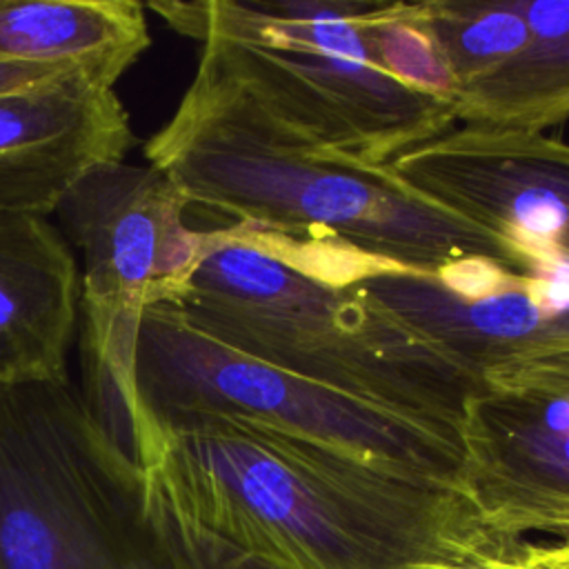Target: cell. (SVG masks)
I'll use <instances>...</instances> for the list:
<instances>
[{
    "instance_id": "obj_1",
    "label": "cell",
    "mask_w": 569,
    "mask_h": 569,
    "mask_svg": "<svg viewBox=\"0 0 569 569\" xmlns=\"http://www.w3.org/2000/svg\"><path fill=\"white\" fill-rule=\"evenodd\" d=\"M131 458L187 520L287 569H422L511 540L460 491L258 418L151 425Z\"/></svg>"
},
{
    "instance_id": "obj_2",
    "label": "cell",
    "mask_w": 569,
    "mask_h": 569,
    "mask_svg": "<svg viewBox=\"0 0 569 569\" xmlns=\"http://www.w3.org/2000/svg\"><path fill=\"white\" fill-rule=\"evenodd\" d=\"M144 156L189 204L280 249L316 258L349 251L433 276L453 260L487 258L536 276L502 238L420 200L387 167L282 136L202 69Z\"/></svg>"
},
{
    "instance_id": "obj_3",
    "label": "cell",
    "mask_w": 569,
    "mask_h": 569,
    "mask_svg": "<svg viewBox=\"0 0 569 569\" xmlns=\"http://www.w3.org/2000/svg\"><path fill=\"white\" fill-rule=\"evenodd\" d=\"M0 569H287L178 513L82 393L0 385Z\"/></svg>"
},
{
    "instance_id": "obj_4",
    "label": "cell",
    "mask_w": 569,
    "mask_h": 569,
    "mask_svg": "<svg viewBox=\"0 0 569 569\" xmlns=\"http://www.w3.org/2000/svg\"><path fill=\"white\" fill-rule=\"evenodd\" d=\"M169 305L249 358L462 438L469 402L487 391L356 284L320 280L233 224L204 231Z\"/></svg>"
},
{
    "instance_id": "obj_5",
    "label": "cell",
    "mask_w": 569,
    "mask_h": 569,
    "mask_svg": "<svg viewBox=\"0 0 569 569\" xmlns=\"http://www.w3.org/2000/svg\"><path fill=\"white\" fill-rule=\"evenodd\" d=\"M202 40L207 71L282 136L389 164L458 120L456 104L389 73L369 40L373 2H149Z\"/></svg>"
},
{
    "instance_id": "obj_6",
    "label": "cell",
    "mask_w": 569,
    "mask_h": 569,
    "mask_svg": "<svg viewBox=\"0 0 569 569\" xmlns=\"http://www.w3.org/2000/svg\"><path fill=\"white\" fill-rule=\"evenodd\" d=\"M240 416L291 429L405 478L465 493V438L249 358L196 329L176 305L140 318L129 407L116 436L131 451L151 425Z\"/></svg>"
},
{
    "instance_id": "obj_7",
    "label": "cell",
    "mask_w": 569,
    "mask_h": 569,
    "mask_svg": "<svg viewBox=\"0 0 569 569\" xmlns=\"http://www.w3.org/2000/svg\"><path fill=\"white\" fill-rule=\"evenodd\" d=\"M189 207L160 169L118 160L89 169L56 209L82 253V398L111 438L129 407L140 318L176 300L202 251L204 231L184 222Z\"/></svg>"
},
{
    "instance_id": "obj_8",
    "label": "cell",
    "mask_w": 569,
    "mask_h": 569,
    "mask_svg": "<svg viewBox=\"0 0 569 569\" xmlns=\"http://www.w3.org/2000/svg\"><path fill=\"white\" fill-rule=\"evenodd\" d=\"M385 167L420 200L502 238L536 276L569 262L567 142L542 131L467 122Z\"/></svg>"
},
{
    "instance_id": "obj_9",
    "label": "cell",
    "mask_w": 569,
    "mask_h": 569,
    "mask_svg": "<svg viewBox=\"0 0 569 569\" xmlns=\"http://www.w3.org/2000/svg\"><path fill=\"white\" fill-rule=\"evenodd\" d=\"M465 449V496L487 529L569 542V396L487 389L469 402Z\"/></svg>"
},
{
    "instance_id": "obj_10",
    "label": "cell",
    "mask_w": 569,
    "mask_h": 569,
    "mask_svg": "<svg viewBox=\"0 0 569 569\" xmlns=\"http://www.w3.org/2000/svg\"><path fill=\"white\" fill-rule=\"evenodd\" d=\"M129 113L113 87L64 78L0 96V213H56L93 167L133 147Z\"/></svg>"
},
{
    "instance_id": "obj_11",
    "label": "cell",
    "mask_w": 569,
    "mask_h": 569,
    "mask_svg": "<svg viewBox=\"0 0 569 569\" xmlns=\"http://www.w3.org/2000/svg\"><path fill=\"white\" fill-rule=\"evenodd\" d=\"M356 284L407 329L482 380V373L529 349L569 342V309L540 307L525 289L465 300L438 276L382 262L365 264Z\"/></svg>"
},
{
    "instance_id": "obj_12",
    "label": "cell",
    "mask_w": 569,
    "mask_h": 569,
    "mask_svg": "<svg viewBox=\"0 0 569 569\" xmlns=\"http://www.w3.org/2000/svg\"><path fill=\"white\" fill-rule=\"evenodd\" d=\"M80 276L42 216L0 213V385L69 382Z\"/></svg>"
},
{
    "instance_id": "obj_13",
    "label": "cell",
    "mask_w": 569,
    "mask_h": 569,
    "mask_svg": "<svg viewBox=\"0 0 569 569\" xmlns=\"http://www.w3.org/2000/svg\"><path fill=\"white\" fill-rule=\"evenodd\" d=\"M149 42L133 0H0V96L64 78L113 87Z\"/></svg>"
},
{
    "instance_id": "obj_14",
    "label": "cell",
    "mask_w": 569,
    "mask_h": 569,
    "mask_svg": "<svg viewBox=\"0 0 569 569\" xmlns=\"http://www.w3.org/2000/svg\"><path fill=\"white\" fill-rule=\"evenodd\" d=\"M529 38L507 62L460 87L458 120L542 131L569 118V0H518Z\"/></svg>"
},
{
    "instance_id": "obj_15",
    "label": "cell",
    "mask_w": 569,
    "mask_h": 569,
    "mask_svg": "<svg viewBox=\"0 0 569 569\" xmlns=\"http://www.w3.org/2000/svg\"><path fill=\"white\" fill-rule=\"evenodd\" d=\"M420 4L422 22L453 73L458 91L462 84L507 62L529 38L518 0H431Z\"/></svg>"
},
{
    "instance_id": "obj_16",
    "label": "cell",
    "mask_w": 569,
    "mask_h": 569,
    "mask_svg": "<svg viewBox=\"0 0 569 569\" xmlns=\"http://www.w3.org/2000/svg\"><path fill=\"white\" fill-rule=\"evenodd\" d=\"M498 391L569 396V342L516 353L487 371Z\"/></svg>"
},
{
    "instance_id": "obj_17",
    "label": "cell",
    "mask_w": 569,
    "mask_h": 569,
    "mask_svg": "<svg viewBox=\"0 0 569 569\" xmlns=\"http://www.w3.org/2000/svg\"><path fill=\"white\" fill-rule=\"evenodd\" d=\"M440 282L465 300H480L511 289H525L531 278H520L487 258H460L438 273Z\"/></svg>"
},
{
    "instance_id": "obj_18",
    "label": "cell",
    "mask_w": 569,
    "mask_h": 569,
    "mask_svg": "<svg viewBox=\"0 0 569 569\" xmlns=\"http://www.w3.org/2000/svg\"><path fill=\"white\" fill-rule=\"evenodd\" d=\"M529 540H509L496 549L471 553L449 562L427 565L422 569H533L527 558Z\"/></svg>"
},
{
    "instance_id": "obj_19",
    "label": "cell",
    "mask_w": 569,
    "mask_h": 569,
    "mask_svg": "<svg viewBox=\"0 0 569 569\" xmlns=\"http://www.w3.org/2000/svg\"><path fill=\"white\" fill-rule=\"evenodd\" d=\"M527 558L533 569H569V542L527 545Z\"/></svg>"
}]
</instances>
